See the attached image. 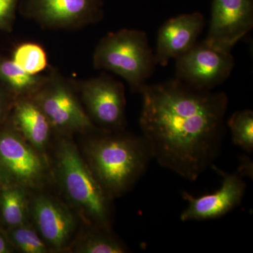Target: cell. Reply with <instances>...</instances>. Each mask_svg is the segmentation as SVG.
I'll list each match as a JSON object with an SVG mask.
<instances>
[{"mask_svg": "<svg viewBox=\"0 0 253 253\" xmlns=\"http://www.w3.org/2000/svg\"><path fill=\"white\" fill-rule=\"evenodd\" d=\"M33 216L43 239L56 249L64 246L74 230L72 214L59 203L45 196L35 200Z\"/></svg>", "mask_w": 253, "mask_h": 253, "instance_id": "13", "label": "cell"}, {"mask_svg": "<svg viewBox=\"0 0 253 253\" xmlns=\"http://www.w3.org/2000/svg\"><path fill=\"white\" fill-rule=\"evenodd\" d=\"M11 60L26 73L41 74L48 67V57L45 50L35 42L19 44L13 52Z\"/></svg>", "mask_w": 253, "mask_h": 253, "instance_id": "17", "label": "cell"}, {"mask_svg": "<svg viewBox=\"0 0 253 253\" xmlns=\"http://www.w3.org/2000/svg\"><path fill=\"white\" fill-rule=\"evenodd\" d=\"M0 214L2 221L10 228L23 225L26 217V203L18 186L1 185Z\"/></svg>", "mask_w": 253, "mask_h": 253, "instance_id": "16", "label": "cell"}, {"mask_svg": "<svg viewBox=\"0 0 253 253\" xmlns=\"http://www.w3.org/2000/svg\"><path fill=\"white\" fill-rule=\"evenodd\" d=\"M253 27V0H212L208 45L231 51Z\"/></svg>", "mask_w": 253, "mask_h": 253, "instance_id": "10", "label": "cell"}, {"mask_svg": "<svg viewBox=\"0 0 253 253\" xmlns=\"http://www.w3.org/2000/svg\"><path fill=\"white\" fill-rule=\"evenodd\" d=\"M71 81L51 70L47 78L32 97L44 112L53 129L65 132H90L94 123L81 104Z\"/></svg>", "mask_w": 253, "mask_h": 253, "instance_id": "5", "label": "cell"}, {"mask_svg": "<svg viewBox=\"0 0 253 253\" xmlns=\"http://www.w3.org/2000/svg\"><path fill=\"white\" fill-rule=\"evenodd\" d=\"M103 0H21V14L42 27L77 30L99 22L104 16Z\"/></svg>", "mask_w": 253, "mask_h": 253, "instance_id": "6", "label": "cell"}, {"mask_svg": "<svg viewBox=\"0 0 253 253\" xmlns=\"http://www.w3.org/2000/svg\"><path fill=\"white\" fill-rule=\"evenodd\" d=\"M76 86L93 123L103 131L122 130L126 125V99L121 82L102 74L79 81Z\"/></svg>", "mask_w": 253, "mask_h": 253, "instance_id": "7", "label": "cell"}, {"mask_svg": "<svg viewBox=\"0 0 253 253\" xmlns=\"http://www.w3.org/2000/svg\"><path fill=\"white\" fill-rule=\"evenodd\" d=\"M121 131H102L86 149L91 172L111 199L129 191L152 159L142 136Z\"/></svg>", "mask_w": 253, "mask_h": 253, "instance_id": "2", "label": "cell"}, {"mask_svg": "<svg viewBox=\"0 0 253 253\" xmlns=\"http://www.w3.org/2000/svg\"><path fill=\"white\" fill-rule=\"evenodd\" d=\"M47 78L32 75L18 67L11 59L0 58V84L14 99L33 96Z\"/></svg>", "mask_w": 253, "mask_h": 253, "instance_id": "15", "label": "cell"}, {"mask_svg": "<svg viewBox=\"0 0 253 253\" xmlns=\"http://www.w3.org/2000/svg\"><path fill=\"white\" fill-rule=\"evenodd\" d=\"M238 174L241 176H247L253 179V165L251 158L248 156H242L241 158Z\"/></svg>", "mask_w": 253, "mask_h": 253, "instance_id": "23", "label": "cell"}, {"mask_svg": "<svg viewBox=\"0 0 253 253\" xmlns=\"http://www.w3.org/2000/svg\"><path fill=\"white\" fill-rule=\"evenodd\" d=\"M92 63L96 70L122 78L132 92L139 94L157 65L146 33L126 28L101 38L95 48Z\"/></svg>", "mask_w": 253, "mask_h": 253, "instance_id": "3", "label": "cell"}, {"mask_svg": "<svg viewBox=\"0 0 253 253\" xmlns=\"http://www.w3.org/2000/svg\"><path fill=\"white\" fill-rule=\"evenodd\" d=\"M21 0H0V31L12 28Z\"/></svg>", "mask_w": 253, "mask_h": 253, "instance_id": "21", "label": "cell"}, {"mask_svg": "<svg viewBox=\"0 0 253 253\" xmlns=\"http://www.w3.org/2000/svg\"><path fill=\"white\" fill-rule=\"evenodd\" d=\"M234 67L231 51L216 49L203 41L176 58L175 76L196 87L212 90L229 77Z\"/></svg>", "mask_w": 253, "mask_h": 253, "instance_id": "8", "label": "cell"}, {"mask_svg": "<svg viewBox=\"0 0 253 253\" xmlns=\"http://www.w3.org/2000/svg\"><path fill=\"white\" fill-rule=\"evenodd\" d=\"M58 155L60 178L69 199L88 220L97 227L109 230L111 199L100 185L89 166L69 141L61 143Z\"/></svg>", "mask_w": 253, "mask_h": 253, "instance_id": "4", "label": "cell"}, {"mask_svg": "<svg viewBox=\"0 0 253 253\" xmlns=\"http://www.w3.org/2000/svg\"><path fill=\"white\" fill-rule=\"evenodd\" d=\"M222 176L221 187L213 194L194 197L185 191L182 196L187 207L180 214L181 221H204L222 217L241 204L246 184L238 173L227 174L214 168Z\"/></svg>", "mask_w": 253, "mask_h": 253, "instance_id": "11", "label": "cell"}, {"mask_svg": "<svg viewBox=\"0 0 253 253\" xmlns=\"http://www.w3.org/2000/svg\"><path fill=\"white\" fill-rule=\"evenodd\" d=\"M14 101V98L0 84V123L2 122Z\"/></svg>", "mask_w": 253, "mask_h": 253, "instance_id": "22", "label": "cell"}, {"mask_svg": "<svg viewBox=\"0 0 253 253\" xmlns=\"http://www.w3.org/2000/svg\"><path fill=\"white\" fill-rule=\"evenodd\" d=\"M205 26V18L199 12L179 15L169 18L158 31L156 64L166 66L172 59L180 56L197 42Z\"/></svg>", "mask_w": 253, "mask_h": 253, "instance_id": "12", "label": "cell"}, {"mask_svg": "<svg viewBox=\"0 0 253 253\" xmlns=\"http://www.w3.org/2000/svg\"><path fill=\"white\" fill-rule=\"evenodd\" d=\"M12 123L15 129L37 148L49 140L51 126L47 117L32 96L14 99Z\"/></svg>", "mask_w": 253, "mask_h": 253, "instance_id": "14", "label": "cell"}, {"mask_svg": "<svg viewBox=\"0 0 253 253\" xmlns=\"http://www.w3.org/2000/svg\"><path fill=\"white\" fill-rule=\"evenodd\" d=\"M139 126L161 167L196 181L221 151L227 95L173 79L146 84Z\"/></svg>", "mask_w": 253, "mask_h": 253, "instance_id": "1", "label": "cell"}, {"mask_svg": "<svg viewBox=\"0 0 253 253\" xmlns=\"http://www.w3.org/2000/svg\"><path fill=\"white\" fill-rule=\"evenodd\" d=\"M11 246L5 236L0 233V253H11Z\"/></svg>", "mask_w": 253, "mask_h": 253, "instance_id": "24", "label": "cell"}, {"mask_svg": "<svg viewBox=\"0 0 253 253\" xmlns=\"http://www.w3.org/2000/svg\"><path fill=\"white\" fill-rule=\"evenodd\" d=\"M9 239L15 246L26 253H44L47 248L44 241L33 229L23 225L11 228Z\"/></svg>", "mask_w": 253, "mask_h": 253, "instance_id": "20", "label": "cell"}, {"mask_svg": "<svg viewBox=\"0 0 253 253\" xmlns=\"http://www.w3.org/2000/svg\"><path fill=\"white\" fill-rule=\"evenodd\" d=\"M91 233L83 240L78 248V252L84 253H123L126 248L121 241L110 235L108 231Z\"/></svg>", "mask_w": 253, "mask_h": 253, "instance_id": "19", "label": "cell"}, {"mask_svg": "<svg viewBox=\"0 0 253 253\" xmlns=\"http://www.w3.org/2000/svg\"><path fill=\"white\" fill-rule=\"evenodd\" d=\"M233 143L251 154L253 151V112L244 110L234 113L227 122Z\"/></svg>", "mask_w": 253, "mask_h": 253, "instance_id": "18", "label": "cell"}, {"mask_svg": "<svg viewBox=\"0 0 253 253\" xmlns=\"http://www.w3.org/2000/svg\"><path fill=\"white\" fill-rule=\"evenodd\" d=\"M43 172L41 158L15 128L0 131L1 185H34L41 180Z\"/></svg>", "mask_w": 253, "mask_h": 253, "instance_id": "9", "label": "cell"}]
</instances>
